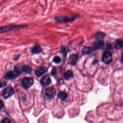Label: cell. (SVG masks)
<instances>
[{
    "instance_id": "603a6c76",
    "label": "cell",
    "mask_w": 123,
    "mask_h": 123,
    "mask_svg": "<svg viewBox=\"0 0 123 123\" xmlns=\"http://www.w3.org/2000/svg\"><path fill=\"white\" fill-rule=\"evenodd\" d=\"M121 62L123 64V52H122V54H121Z\"/></svg>"
},
{
    "instance_id": "44dd1931",
    "label": "cell",
    "mask_w": 123,
    "mask_h": 123,
    "mask_svg": "<svg viewBox=\"0 0 123 123\" xmlns=\"http://www.w3.org/2000/svg\"><path fill=\"white\" fill-rule=\"evenodd\" d=\"M56 68L54 67L52 69V70L51 71V75H54L56 74Z\"/></svg>"
},
{
    "instance_id": "5bb4252c",
    "label": "cell",
    "mask_w": 123,
    "mask_h": 123,
    "mask_svg": "<svg viewBox=\"0 0 123 123\" xmlns=\"http://www.w3.org/2000/svg\"><path fill=\"white\" fill-rule=\"evenodd\" d=\"M64 78L65 80H68L73 76V74L71 70H68L64 74Z\"/></svg>"
},
{
    "instance_id": "8992f818",
    "label": "cell",
    "mask_w": 123,
    "mask_h": 123,
    "mask_svg": "<svg viewBox=\"0 0 123 123\" xmlns=\"http://www.w3.org/2000/svg\"><path fill=\"white\" fill-rule=\"evenodd\" d=\"M24 25H11V26H2L0 28V33L5 32L6 31H9L13 29H19L21 28L24 27Z\"/></svg>"
},
{
    "instance_id": "ba28073f",
    "label": "cell",
    "mask_w": 123,
    "mask_h": 123,
    "mask_svg": "<svg viewBox=\"0 0 123 123\" xmlns=\"http://www.w3.org/2000/svg\"><path fill=\"white\" fill-rule=\"evenodd\" d=\"M56 91L54 88L52 87H50L47 88L46 89L45 95L48 98H51L55 96L56 94Z\"/></svg>"
},
{
    "instance_id": "277c9868",
    "label": "cell",
    "mask_w": 123,
    "mask_h": 123,
    "mask_svg": "<svg viewBox=\"0 0 123 123\" xmlns=\"http://www.w3.org/2000/svg\"><path fill=\"white\" fill-rule=\"evenodd\" d=\"M33 79L31 77H24L21 81L22 86L25 89L30 87L33 84Z\"/></svg>"
},
{
    "instance_id": "5b68a950",
    "label": "cell",
    "mask_w": 123,
    "mask_h": 123,
    "mask_svg": "<svg viewBox=\"0 0 123 123\" xmlns=\"http://www.w3.org/2000/svg\"><path fill=\"white\" fill-rule=\"evenodd\" d=\"M14 93V90L11 86L5 88L2 92V96L4 98H7L12 96Z\"/></svg>"
},
{
    "instance_id": "4fadbf2b",
    "label": "cell",
    "mask_w": 123,
    "mask_h": 123,
    "mask_svg": "<svg viewBox=\"0 0 123 123\" xmlns=\"http://www.w3.org/2000/svg\"><path fill=\"white\" fill-rule=\"evenodd\" d=\"M114 48L116 49H120L123 48V39H117L114 44Z\"/></svg>"
},
{
    "instance_id": "7402d4cb",
    "label": "cell",
    "mask_w": 123,
    "mask_h": 123,
    "mask_svg": "<svg viewBox=\"0 0 123 123\" xmlns=\"http://www.w3.org/2000/svg\"><path fill=\"white\" fill-rule=\"evenodd\" d=\"M6 82H1L0 87L2 88V87H3L4 86H5L6 85Z\"/></svg>"
},
{
    "instance_id": "2e32d148",
    "label": "cell",
    "mask_w": 123,
    "mask_h": 123,
    "mask_svg": "<svg viewBox=\"0 0 123 123\" xmlns=\"http://www.w3.org/2000/svg\"><path fill=\"white\" fill-rule=\"evenodd\" d=\"M93 51L91 48L88 47H86L82 49V53L84 54H89Z\"/></svg>"
},
{
    "instance_id": "ffe728a7",
    "label": "cell",
    "mask_w": 123,
    "mask_h": 123,
    "mask_svg": "<svg viewBox=\"0 0 123 123\" xmlns=\"http://www.w3.org/2000/svg\"><path fill=\"white\" fill-rule=\"evenodd\" d=\"M0 123H11V122L7 118H4L1 120Z\"/></svg>"
},
{
    "instance_id": "8fae6325",
    "label": "cell",
    "mask_w": 123,
    "mask_h": 123,
    "mask_svg": "<svg viewBox=\"0 0 123 123\" xmlns=\"http://www.w3.org/2000/svg\"><path fill=\"white\" fill-rule=\"evenodd\" d=\"M78 60V56L77 54H72L69 57L68 63L71 65H75Z\"/></svg>"
},
{
    "instance_id": "3957f363",
    "label": "cell",
    "mask_w": 123,
    "mask_h": 123,
    "mask_svg": "<svg viewBox=\"0 0 123 123\" xmlns=\"http://www.w3.org/2000/svg\"><path fill=\"white\" fill-rule=\"evenodd\" d=\"M102 62L106 64H109L112 61V54L110 51H105L102 56Z\"/></svg>"
},
{
    "instance_id": "7c38bea8",
    "label": "cell",
    "mask_w": 123,
    "mask_h": 123,
    "mask_svg": "<svg viewBox=\"0 0 123 123\" xmlns=\"http://www.w3.org/2000/svg\"><path fill=\"white\" fill-rule=\"evenodd\" d=\"M31 51L33 53L38 54L42 51V49L39 45L36 44L31 49Z\"/></svg>"
},
{
    "instance_id": "52a82bcc",
    "label": "cell",
    "mask_w": 123,
    "mask_h": 123,
    "mask_svg": "<svg viewBox=\"0 0 123 123\" xmlns=\"http://www.w3.org/2000/svg\"><path fill=\"white\" fill-rule=\"evenodd\" d=\"M75 19V17H69L66 16H59L55 17V20L59 22H68L72 21Z\"/></svg>"
},
{
    "instance_id": "9a60e30c",
    "label": "cell",
    "mask_w": 123,
    "mask_h": 123,
    "mask_svg": "<svg viewBox=\"0 0 123 123\" xmlns=\"http://www.w3.org/2000/svg\"><path fill=\"white\" fill-rule=\"evenodd\" d=\"M67 94L66 93L63 91H61L58 95V98L62 101L65 100L67 98Z\"/></svg>"
},
{
    "instance_id": "7a4b0ae2",
    "label": "cell",
    "mask_w": 123,
    "mask_h": 123,
    "mask_svg": "<svg viewBox=\"0 0 123 123\" xmlns=\"http://www.w3.org/2000/svg\"><path fill=\"white\" fill-rule=\"evenodd\" d=\"M21 72V70L17 67H14L13 71H10L5 74L4 78L7 80H13L16 78Z\"/></svg>"
},
{
    "instance_id": "9c48e42d",
    "label": "cell",
    "mask_w": 123,
    "mask_h": 123,
    "mask_svg": "<svg viewBox=\"0 0 123 123\" xmlns=\"http://www.w3.org/2000/svg\"><path fill=\"white\" fill-rule=\"evenodd\" d=\"M47 71V68L45 66H40L36 70L35 73L36 76L39 77L45 73Z\"/></svg>"
},
{
    "instance_id": "cb8c5ba5",
    "label": "cell",
    "mask_w": 123,
    "mask_h": 123,
    "mask_svg": "<svg viewBox=\"0 0 123 123\" xmlns=\"http://www.w3.org/2000/svg\"><path fill=\"white\" fill-rule=\"evenodd\" d=\"M0 102H1V109H2V105H3V104H2V101H1V100L0 101Z\"/></svg>"
},
{
    "instance_id": "d6986e66",
    "label": "cell",
    "mask_w": 123,
    "mask_h": 123,
    "mask_svg": "<svg viewBox=\"0 0 123 123\" xmlns=\"http://www.w3.org/2000/svg\"><path fill=\"white\" fill-rule=\"evenodd\" d=\"M53 62H54L56 63H59L61 62V59L59 56H55L54 57V58L53 59Z\"/></svg>"
},
{
    "instance_id": "6da1fadb",
    "label": "cell",
    "mask_w": 123,
    "mask_h": 123,
    "mask_svg": "<svg viewBox=\"0 0 123 123\" xmlns=\"http://www.w3.org/2000/svg\"><path fill=\"white\" fill-rule=\"evenodd\" d=\"M105 36V34L102 32H98L97 34L96 37L93 44V47L91 48L93 50H97L103 47L104 43L103 38Z\"/></svg>"
},
{
    "instance_id": "ac0fdd59",
    "label": "cell",
    "mask_w": 123,
    "mask_h": 123,
    "mask_svg": "<svg viewBox=\"0 0 123 123\" xmlns=\"http://www.w3.org/2000/svg\"><path fill=\"white\" fill-rule=\"evenodd\" d=\"M68 51V49H66V47H62L61 49V52L63 53V57L64 58H65V57L66 56V54L67 53V52Z\"/></svg>"
},
{
    "instance_id": "30bf717a",
    "label": "cell",
    "mask_w": 123,
    "mask_h": 123,
    "mask_svg": "<svg viewBox=\"0 0 123 123\" xmlns=\"http://www.w3.org/2000/svg\"><path fill=\"white\" fill-rule=\"evenodd\" d=\"M40 83L43 86L49 85L51 83V79L49 75H45L40 80Z\"/></svg>"
},
{
    "instance_id": "e0dca14e",
    "label": "cell",
    "mask_w": 123,
    "mask_h": 123,
    "mask_svg": "<svg viewBox=\"0 0 123 123\" xmlns=\"http://www.w3.org/2000/svg\"><path fill=\"white\" fill-rule=\"evenodd\" d=\"M22 71L26 74H30L31 73V68L27 65H25L22 67Z\"/></svg>"
}]
</instances>
